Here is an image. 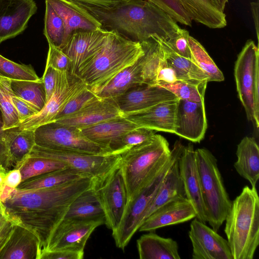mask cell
I'll return each mask as SVG.
<instances>
[{"instance_id":"f5cc1de1","label":"cell","mask_w":259,"mask_h":259,"mask_svg":"<svg viewBox=\"0 0 259 259\" xmlns=\"http://www.w3.org/2000/svg\"><path fill=\"white\" fill-rule=\"evenodd\" d=\"M251 11L252 12V18L253 19L256 37L258 40L259 37V3L258 1L256 2H252L250 3Z\"/></svg>"},{"instance_id":"2e32d148","label":"cell","mask_w":259,"mask_h":259,"mask_svg":"<svg viewBox=\"0 0 259 259\" xmlns=\"http://www.w3.org/2000/svg\"><path fill=\"white\" fill-rule=\"evenodd\" d=\"M188 236L193 259H233L228 241L196 218L190 224Z\"/></svg>"},{"instance_id":"8d00e7d4","label":"cell","mask_w":259,"mask_h":259,"mask_svg":"<svg viewBox=\"0 0 259 259\" xmlns=\"http://www.w3.org/2000/svg\"><path fill=\"white\" fill-rule=\"evenodd\" d=\"M188 42L191 53V60L208 76L209 81H223V73L202 45L190 35L189 36Z\"/></svg>"},{"instance_id":"11a10c76","label":"cell","mask_w":259,"mask_h":259,"mask_svg":"<svg viewBox=\"0 0 259 259\" xmlns=\"http://www.w3.org/2000/svg\"><path fill=\"white\" fill-rule=\"evenodd\" d=\"M8 171L2 164L0 165V187L4 184Z\"/></svg>"},{"instance_id":"ee69618b","label":"cell","mask_w":259,"mask_h":259,"mask_svg":"<svg viewBox=\"0 0 259 259\" xmlns=\"http://www.w3.org/2000/svg\"><path fill=\"white\" fill-rule=\"evenodd\" d=\"M46 66L52 67L59 71L70 73L72 62L61 49L49 44Z\"/></svg>"},{"instance_id":"5b68a950","label":"cell","mask_w":259,"mask_h":259,"mask_svg":"<svg viewBox=\"0 0 259 259\" xmlns=\"http://www.w3.org/2000/svg\"><path fill=\"white\" fill-rule=\"evenodd\" d=\"M144 54L141 43L109 31L102 48L79 70L77 76L88 87L99 85L134 64Z\"/></svg>"},{"instance_id":"f907efd6","label":"cell","mask_w":259,"mask_h":259,"mask_svg":"<svg viewBox=\"0 0 259 259\" xmlns=\"http://www.w3.org/2000/svg\"><path fill=\"white\" fill-rule=\"evenodd\" d=\"M58 72L59 71L52 67L46 66L42 79L46 91L47 101L50 98L55 90Z\"/></svg>"},{"instance_id":"836d02e7","label":"cell","mask_w":259,"mask_h":259,"mask_svg":"<svg viewBox=\"0 0 259 259\" xmlns=\"http://www.w3.org/2000/svg\"><path fill=\"white\" fill-rule=\"evenodd\" d=\"M88 177H92L73 168L67 167L28 179L22 181L17 188L22 190L47 188Z\"/></svg>"},{"instance_id":"cb8c5ba5","label":"cell","mask_w":259,"mask_h":259,"mask_svg":"<svg viewBox=\"0 0 259 259\" xmlns=\"http://www.w3.org/2000/svg\"><path fill=\"white\" fill-rule=\"evenodd\" d=\"M123 116L113 99H101L70 115L55 120L80 130L112 118Z\"/></svg>"},{"instance_id":"1f68e13d","label":"cell","mask_w":259,"mask_h":259,"mask_svg":"<svg viewBox=\"0 0 259 259\" xmlns=\"http://www.w3.org/2000/svg\"><path fill=\"white\" fill-rule=\"evenodd\" d=\"M157 38L160 44L163 58L175 71L178 80L194 83L209 82L208 76L191 59L177 54L165 41Z\"/></svg>"},{"instance_id":"f6af8a7d","label":"cell","mask_w":259,"mask_h":259,"mask_svg":"<svg viewBox=\"0 0 259 259\" xmlns=\"http://www.w3.org/2000/svg\"><path fill=\"white\" fill-rule=\"evenodd\" d=\"M189 35L188 30L180 27L176 36L165 41L177 54L191 59V53L188 42Z\"/></svg>"},{"instance_id":"484cf974","label":"cell","mask_w":259,"mask_h":259,"mask_svg":"<svg viewBox=\"0 0 259 259\" xmlns=\"http://www.w3.org/2000/svg\"><path fill=\"white\" fill-rule=\"evenodd\" d=\"M39 240L29 229L16 225L0 249V259H39Z\"/></svg>"},{"instance_id":"74e56055","label":"cell","mask_w":259,"mask_h":259,"mask_svg":"<svg viewBox=\"0 0 259 259\" xmlns=\"http://www.w3.org/2000/svg\"><path fill=\"white\" fill-rule=\"evenodd\" d=\"M11 79L0 76V111L3 123V130L19 127L20 121L12 100Z\"/></svg>"},{"instance_id":"30bf717a","label":"cell","mask_w":259,"mask_h":259,"mask_svg":"<svg viewBox=\"0 0 259 259\" xmlns=\"http://www.w3.org/2000/svg\"><path fill=\"white\" fill-rule=\"evenodd\" d=\"M30 154L60 161L68 167L82 171L95 179L105 177L121 162L119 154H100L56 150L36 145Z\"/></svg>"},{"instance_id":"4316f807","label":"cell","mask_w":259,"mask_h":259,"mask_svg":"<svg viewBox=\"0 0 259 259\" xmlns=\"http://www.w3.org/2000/svg\"><path fill=\"white\" fill-rule=\"evenodd\" d=\"M45 1L51 5L64 23L65 43L71 33L74 31L81 29L93 30L102 28L101 23L93 15L72 1Z\"/></svg>"},{"instance_id":"5bb4252c","label":"cell","mask_w":259,"mask_h":259,"mask_svg":"<svg viewBox=\"0 0 259 259\" xmlns=\"http://www.w3.org/2000/svg\"><path fill=\"white\" fill-rule=\"evenodd\" d=\"M103 224L105 222L102 221L63 219L53 231L46 249L41 252L55 250L84 252L92 233Z\"/></svg>"},{"instance_id":"ffe728a7","label":"cell","mask_w":259,"mask_h":259,"mask_svg":"<svg viewBox=\"0 0 259 259\" xmlns=\"http://www.w3.org/2000/svg\"><path fill=\"white\" fill-rule=\"evenodd\" d=\"M36 11L33 0H0V44L23 32Z\"/></svg>"},{"instance_id":"4dcf8cb0","label":"cell","mask_w":259,"mask_h":259,"mask_svg":"<svg viewBox=\"0 0 259 259\" xmlns=\"http://www.w3.org/2000/svg\"><path fill=\"white\" fill-rule=\"evenodd\" d=\"M64 219L102 221L105 223L104 210L93 185L73 201Z\"/></svg>"},{"instance_id":"44dd1931","label":"cell","mask_w":259,"mask_h":259,"mask_svg":"<svg viewBox=\"0 0 259 259\" xmlns=\"http://www.w3.org/2000/svg\"><path fill=\"white\" fill-rule=\"evenodd\" d=\"M178 166L186 197L193 204L196 212V218L206 223L195 150L192 144L184 147L178 160Z\"/></svg>"},{"instance_id":"3957f363","label":"cell","mask_w":259,"mask_h":259,"mask_svg":"<svg viewBox=\"0 0 259 259\" xmlns=\"http://www.w3.org/2000/svg\"><path fill=\"white\" fill-rule=\"evenodd\" d=\"M225 233L233 259H253L259 244V197L256 187L245 186L232 201Z\"/></svg>"},{"instance_id":"8992f818","label":"cell","mask_w":259,"mask_h":259,"mask_svg":"<svg viewBox=\"0 0 259 259\" xmlns=\"http://www.w3.org/2000/svg\"><path fill=\"white\" fill-rule=\"evenodd\" d=\"M206 222L218 232L231 206L217 159L207 149L195 150Z\"/></svg>"},{"instance_id":"8fae6325","label":"cell","mask_w":259,"mask_h":259,"mask_svg":"<svg viewBox=\"0 0 259 259\" xmlns=\"http://www.w3.org/2000/svg\"><path fill=\"white\" fill-rule=\"evenodd\" d=\"M93 188L104 209L105 224L112 231L115 230L122 221L128 201L120 164L105 177L94 179Z\"/></svg>"},{"instance_id":"b9f144b4","label":"cell","mask_w":259,"mask_h":259,"mask_svg":"<svg viewBox=\"0 0 259 259\" xmlns=\"http://www.w3.org/2000/svg\"><path fill=\"white\" fill-rule=\"evenodd\" d=\"M154 131L139 127L122 135L117 141L113 153L121 154L126 150L150 140L155 135Z\"/></svg>"},{"instance_id":"60d3db41","label":"cell","mask_w":259,"mask_h":259,"mask_svg":"<svg viewBox=\"0 0 259 259\" xmlns=\"http://www.w3.org/2000/svg\"><path fill=\"white\" fill-rule=\"evenodd\" d=\"M0 76L10 79L38 80L40 79L31 65L17 63L1 54Z\"/></svg>"},{"instance_id":"7402d4cb","label":"cell","mask_w":259,"mask_h":259,"mask_svg":"<svg viewBox=\"0 0 259 259\" xmlns=\"http://www.w3.org/2000/svg\"><path fill=\"white\" fill-rule=\"evenodd\" d=\"M35 145L34 131L21 130L18 127L4 131L2 165L8 170L18 168Z\"/></svg>"},{"instance_id":"7dc6e473","label":"cell","mask_w":259,"mask_h":259,"mask_svg":"<svg viewBox=\"0 0 259 259\" xmlns=\"http://www.w3.org/2000/svg\"><path fill=\"white\" fill-rule=\"evenodd\" d=\"M12 100L20 123L39 111L35 106L18 97L13 95Z\"/></svg>"},{"instance_id":"ab89813d","label":"cell","mask_w":259,"mask_h":259,"mask_svg":"<svg viewBox=\"0 0 259 259\" xmlns=\"http://www.w3.org/2000/svg\"><path fill=\"white\" fill-rule=\"evenodd\" d=\"M208 82L194 83L177 80L172 83L157 84L174 94L178 99L200 102L204 101Z\"/></svg>"},{"instance_id":"bcb514c9","label":"cell","mask_w":259,"mask_h":259,"mask_svg":"<svg viewBox=\"0 0 259 259\" xmlns=\"http://www.w3.org/2000/svg\"><path fill=\"white\" fill-rule=\"evenodd\" d=\"M19 223V222L10 214L4 203L0 199V249L9 238L14 226Z\"/></svg>"},{"instance_id":"6da1fadb","label":"cell","mask_w":259,"mask_h":259,"mask_svg":"<svg viewBox=\"0 0 259 259\" xmlns=\"http://www.w3.org/2000/svg\"><path fill=\"white\" fill-rule=\"evenodd\" d=\"M94 180L92 177H84L36 190L16 188L4 203L11 215L36 235L40 255L70 205L82 192L92 186Z\"/></svg>"},{"instance_id":"e575fe53","label":"cell","mask_w":259,"mask_h":259,"mask_svg":"<svg viewBox=\"0 0 259 259\" xmlns=\"http://www.w3.org/2000/svg\"><path fill=\"white\" fill-rule=\"evenodd\" d=\"M11 87L14 96L32 104L39 111L46 103V91L42 77L38 80L11 79Z\"/></svg>"},{"instance_id":"f546056e","label":"cell","mask_w":259,"mask_h":259,"mask_svg":"<svg viewBox=\"0 0 259 259\" xmlns=\"http://www.w3.org/2000/svg\"><path fill=\"white\" fill-rule=\"evenodd\" d=\"M140 259H180L177 242L161 237L154 231L142 235L137 240Z\"/></svg>"},{"instance_id":"d6986e66","label":"cell","mask_w":259,"mask_h":259,"mask_svg":"<svg viewBox=\"0 0 259 259\" xmlns=\"http://www.w3.org/2000/svg\"><path fill=\"white\" fill-rule=\"evenodd\" d=\"M113 99L123 115L178 99L172 93L159 85L143 84L130 89Z\"/></svg>"},{"instance_id":"c3c4849f","label":"cell","mask_w":259,"mask_h":259,"mask_svg":"<svg viewBox=\"0 0 259 259\" xmlns=\"http://www.w3.org/2000/svg\"><path fill=\"white\" fill-rule=\"evenodd\" d=\"M177 80L175 71L167 64L163 57L157 72L155 85L160 83H172Z\"/></svg>"},{"instance_id":"ac0fdd59","label":"cell","mask_w":259,"mask_h":259,"mask_svg":"<svg viewBox=\"0 0 259 259\" xmlns=\"http://www.w3.org/2000/svg\"><path fill=\"white\" fill-rule=\"evenodd\" d=\"M207 127L204 101L178 100L174 134L191 142L199 143L203 139Z\"/></svg>"},{"instance_id":"680465c9","label":"cell","mask_w":259,"mask_h":259,"mask_svg":"<svg viewBox=\"0 0 259 259\" xmlns=\"http://www.w3.org/2000/svg\"><path fill=\"white\" fill-rule=\"evenodd\" d=\"M1 145H0V165H1Z\"/></svg>"},{"instance_id":"277c9868","label":"cell","mask_w":259,"mask_h":259,"mask_svg":"<svg viewBox=\"0 0 259 259\" xmlns=\"http://www.w3.org/2000/svg\"><path fill=\"white\" fill-rule=\"evenodd\" d=\"M171 149L160 135L120 154L128 201L134 199L166 163Z\"/></svg>"},{"instance_id":"681fc988","label":"cell","mask_w":259,"mask_h":259,"mask_svg":"<svg viewBox=\"0 0 259 259\" xmlns=\"http://www.w3.org/2000/svg\"><path fill=\"white\" fill-rule=\"evenodd\" d=\"M84 252H76L67 250L45 251L41 253L39 259H82Z\"/></svg>"},{"instance_id":"603a6c76","label":"cell","mask_w":259,"mask_h":259,"mask_svg":"<svg viewBox=\"0 0 259 259\" xmlns=\"http://www.w3.org/2000/svg\"><path fill=\"white\" fill-rule=\"evenodd\" d=\"M196 210L186 198H178L163 205L142 223L140 232L154 231L169 225L183 223L196 218Z\"/></svg>"},{"instance_id":"d4e9b609","label":"cell","mask_w":259,"mask_h":259,"mask_svg":"<svg viewBox=\"0 0 259 259\" xmlns=\"http://www.w3.org/2000/svg\"><path fill=\"white\" fill-rule=\"evenodd\" d=\"M178 100L163 102L146 110L123 116L140 127L174 133Z\"/></svg>"},{"instance_id":"6f0895ef","label":"cell","mask_w":259,"mask_h":259,"mask_svg":"<svg viewBox=\"0 0 259 259\" xmlns=\"http://www.w3.org/2000/svg\"><path fill=\"white\" fill-rule=\"evenodd\" d=\"M3 123L0 118V145L2 144L4 138V131L3 130Z\"/></svg>"},{"instance_id":"db71d44e","label":"cell","mask_w":259,"mask_h":259,"mask_svg":"<svg viewBox=\"0 0 259 259\" xmlns=\"http://www.w3.org/2000/svg\"><path fill=\"white\" fill-rule=\"evenodd\" d=\"M73 2L96 6L108 7L112 6L120 0H70Z\"/></svg>"},{"instance_id":"9a60e30c","label":"cell","mask_w":259,"mask_h":259,"mask_svg":"<svg viewBox=\"0 0 259 259\" xmlns=\"http://www.w3.org/2000/svg\"><path fill=\"white\" fill-rule=\"evenodd\" d=\"M103 28L77 30L69 35L62 51L72 62L71 74L77 75L79 70L100 51L109 34Z\"/></svg>"},{"instance_id":"52a82bcc","label":"cell","mask_w":259,"mask_h":259,"mask_svg":"<svg viewBox=\"0 0 259 259\" xmlns=\"http://www.w3.org/2000/svg\"><path fill=\"white\" fill-rule=\"evenodd\" d=\"M184 147L180 141H176L161 170L134 199L127 202L120 225L112 233L117 247L124 250L138 231L159 186L169 169L179 159Z\"/></svg>"},{"instance_id":"ba28073f","label":"cell","mask_w":259,"mask_h":259,"mask_svg":"<svg viewBox=\"0 0 259 259\" xmlns=\"http://www.w3.org/2000/svg\"><path fill=\"white\" fill-rule=\"evenodd\" d=\"M34 138L35 145L47 149L92 154L112 153L107 148L87 139L80 129L56 121L37 127Z\"/></svg>"},{"instance_id":"816d5d0a","label":"cell","mask_w":259,"mask_h":259,"mask_svg":"<svg viewBox=\"0 0 259 259\" xmlns=\"http://www.w3.org/2000/svg\"><path fill=\"white\" fill-rule=\"evenodd\" d=\"M22 182V175L19 168H13L8 171L4 185L15 189Z\"/></svg>"},{"instance_id":"4fadbf2b","label":"cell","mask_w":259,"mask_h":259,"mask_svg":"<svg viewBox=\"0 0 259 259\" xmlns=\"http://www.w3.org/2000/svg\"><path fill=\"white\" fill-rule=\"evenodd\" d=\"M87 87L77 75L69 72H58L53 93L42 109L21 122V130L34 131L38 126L55 121L56 116L76 94Z\"/></svg>"},{"instance_id":"7bdbcfd3","label":"cell","mask_w":259,"mask_h":259,"mask_svg":"<svg viewBox=\"0 0 259 259\" xmlns=\"http://www.w3.org/2000/svg\"><path fill=\"white\" fill-rule=\"evenodd\" d=\"M99 99L88 86L76 94L58 113L55 120L76 113L91 103Z\"/></svg>"},{"instance_id":"7c38bea8","label":"cell","mask_w":259,"mask_h":259,"mask_svg":"<svg viewBox=\"0 0 259 259\" xmlns=\"http://www.w3.org/2000/svg\"><path fill=\"white\" fill-rule=\"evenodd\" d=\"M258 48L248 40L237 56L234 76L238 97L243 106L248 120L255 126L254 90L259 82Z\"/></svg>"},{"instance_id":"f1b7e54d","label":"cell","mask_w":259,"mask_h":259,"mask_svg":"<svg viewBox=\"0 0 259 259\" xmlns=\"http://www.w3.org/2000/svg\"><path fill=\"white\" fill-rule=\"evenodd\" d=\"M237 160L234 167L237 173L256 187L259 179V147L253 137H245L238 144Z\"/></svg>"},{"instance_id":"f35d334b","label":"cell","mask_w":259,"mask_h":259,"mask_svg":"<svg viewBox=\"0 0 259 259\" xmlns=\"http://www.w3.org/2000/svg\"><path fill=\"white\" fill-rule=\"evenodd\" d=\"M45 3L44 34L49 44L61 49L65 43L64 23L51 5L46 1Z\"/></svg>"},{"instance_id":"d6a6232c","label":"cell","mask_w":259,"mask_h":259,"mask_svg":"<svg viewBox=\"0 0 259 259\" xmlns=\"http://www.w3.org/2000/svg\"><path fill=\"white\" fill-rule=\"evenodd\" d=\"M178 160L169 169L159 186L152 202L147 210L144 220L165 203L178 198L186 197L183 183L179 173Z\"/></svg>"},{"instance_id":"7a4b0ae2","label":"cell","mask_w":259,"mask_h":259,"mask_svg":"<svg viewBox=\"0 0 259 259\" xmlns=\"http://www.w3.org/2000/svg\"><path fill=\"white\" fill-rule=\"evenodd\" d=\"M75 3L93 15L104 29L135 42L152 37L167 41L180 28L167 13L147 0H120L108 7Z\"/></svg>"},{"instance_id":"9f6ffc18","label":"cell","mask_w":259,"mask_h":259,"mask_svg":"<svg viewBox=\"0 0 259 259\" xmlns=\"http://www.w3.org/2000/svg\"><path fill=\"white\" fill-rule=\"evenodd\" d=\"M217 4L218 7L223 12L225 8L226 5L228 2V0H213Z\"/></svg>"},{"instance_id":"e0dca14e","label":"cell","mask_w":259,"mask_h":259,"mask_svg":"<svg viewBox=\"0 0 259 259\" xmlns=\"http://www.w3.org/2000/svg\"><path fill=\"white\" fill-rule=\"evenodd\" d=\"M144 54L134 64L124 68L111 79L102 84L88 87L98 98L114 99L131 88L149 84L150 72Z\"/></svg>"},{"instance_id":"d590c367","label":"cell","mask_w":259,"mask_h":259,"mask_svg":"<svg viewBox=\"0 0 259 259\" xmlns=\"http://www.w3.org/2000/svg\"><path fill=\"white\" fill-rule=\"evenodd\" d=\"M68 167L65 163L55 159L31 154L18 167L22 175V182L47 172Z\"/></svg>"},{"instance_id":"9c48e42d","label":"cell","mask_w":259,"mask_h":259,"mask_svg":"<svg viewBox=\"0 0 259 259\" xmlns=\"http://www.w3.org/2000/svg\"><path fill=\"white\" fill-rule=\"evenodd\" d=\"M167 13L175 21L191 26L192 21L210 28L227 25L226 16L213 0H147Z\"/></svg>"},{"instance_id":"83f0119b","label":"cell","mask_w":259,"mask_h":259,"mask_svg":"<svg viewBox=\"0 0 259 259\" xmlns=\"http://www.w3.org/2000/svg\"><path fill=\"white\" fill-rule=\"evenodd\" d=\"M139 127L140 126L124 116H121L105 120L80 130L89 140L107 148L113 153L118 139L125 133Z\"/></svg>"}]
</instances>
